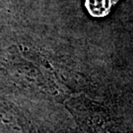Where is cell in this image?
Returning <instances> with one entry per match:
<instances>
[{
	"label": "cell",
	"instance_id": "obj_1",
	"mask_svg": "<svg viewBox=\"0 0 133 133\" xmlns=\"http://www.w3.org/2000/svg\"><path fill=\"white\" fill-rule=\"evenodd\" d=\"M120 0H85V6L87 12L93 18H105L115 5Z\"/></svg>",
	"mask_w": 133,
	"mask_h": 133
}]
</instances>
